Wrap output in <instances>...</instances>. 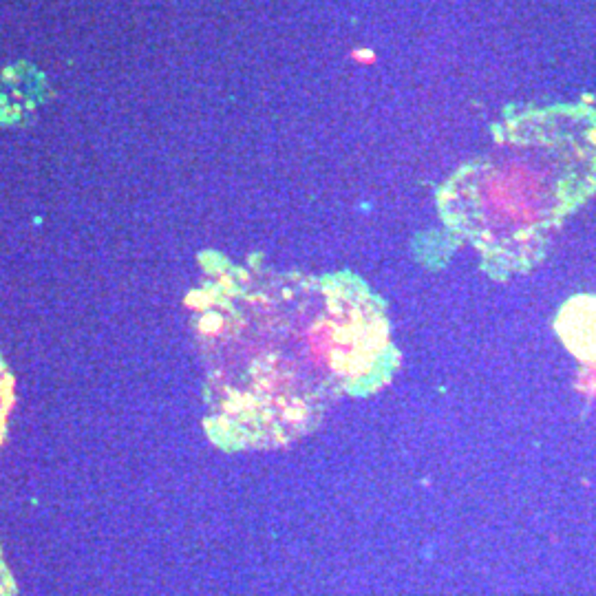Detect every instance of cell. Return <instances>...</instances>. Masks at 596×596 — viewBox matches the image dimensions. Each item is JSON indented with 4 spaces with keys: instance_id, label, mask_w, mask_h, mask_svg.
Returning a JSON list of instances; mask_svg holds the SVG:
<instances>
[{
    "instance_id": "cell-1",
    "label": "cell",
    "mask_w": 596,
    "mask_h": 596,
    "mask_svg": "<svg viewBox=\"0 0 596 596\" xmlns=\"http://www.w3.org/2000/svg\"><path fill=\"white\" fill-rule=\"evenodd\" d=\"M206 367V428L225 450L276 448L333 404L393 380L387 303L358 274L228 267L192 296Z\"/></svg>"
},
{
    "instance_id": "cell-2",
    "label": "cell",
    "mask_w": 596,
    "mask_h": 596,
    "mask_svg": "<svg viewBox=\"0 0 596 596\" xmlns=\"http://www.w3.org/2000/svg\"><path fill=\"white\" fill-rule=\"evenodd\" d=\"M596 192V106L514 108L482 157L438 190L440 219L492 281L539 265L552 236Z\"/></svg>"
}]
</instances>
